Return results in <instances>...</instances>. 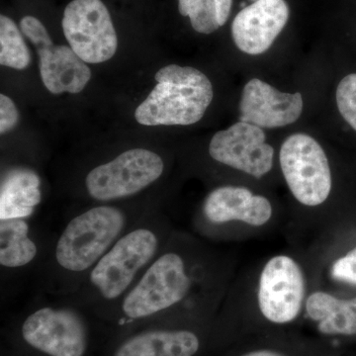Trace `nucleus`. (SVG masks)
Returning <instances> with one entry per match:
<instances>
[{
    "mask_svg": "<svg viewBox=\"0 0 356 356\" xmlns=\"http://www.w3.org/2000/svg\"><path fill=\"white\" fill-rule=\"evenodd\" d=\"M305 295L303 273L290 257L278 255L267 262L259 280V304L270 322L285 324L296 318Z\"/></svg>",
    "mask_w": 356,
    "mask_h": 356,
    "instance_id": "11",
    "label": "nucleus"
},
{
    "mask_svg": "<svg viewBox=\"0 0 356 356\" xmlns=\"http://www.w3.org/2000/svg\"><path fill=\"white\" fill-rule=\"evenodd\" d=\"M156 209L149 203H95L74 213L51 234L34 294L67 298L123 234Z\"/></svg>",
    "mask_w": 356,
    "mask_h": 356,
    "instance_id": "1",
    "label": "nucleus"
},
{
    "mask_svg": "<svg viewBox=\"0 0 356 356\" xmlns=\"http://www.w3.org/2000/svg\"><path fill=\"white\" fill-rule=\"evenodd\" d=\"M172 229L154 209L123 234L91 269L74 294L60 298L112 321L121 302L165 247Z\"/></svg>",
    "mask_w": 356,
    "mask_h": 356,
    "instance_id": "2",
    "label": "nucleus"
},
{
    "mask_svg": "<svg viewBox=\"0 0 356 356\" xmlns=\"http://www.w3.org/2000/svg\"><path fill=\"white\" fill-rule=\"evenodd\" d=\"M62 27L70 48L86 64L107 62L118 48L113 21L102 0H72Z\"/></svg>",
    "mask_w": 356,
    "mask_h": 356,
    "instance_id": "9",
    "label": "nucleus"
},
{
    "mask_svg": "<svg viewBox=\"0 0 356 356\" xmlns=\"http://www.w3.org/2000/svg\"><path fill=\"white\" fill-rule=\"evenodd\" d=\"M178 10L191 18L196 32L211 34L219 29L216 0H178Z\"/></svg>",
    "mask_w": 356,
    "mask_h": 356,
    "instance_id": "20",
    "label": "nucleus"
},
{
    "mask_svg": "<svg viewBox=\"0 0 356 356\" xmlns=\"http://www.w3.org/2000/svg\"><path fill=\"white\" fill-rule=\"evenodd\" d=\"M202 214L206 222L219 226L240 221L252 226L266 224L273 215V206L266 197L254 195L245 187L221 186L208 194Z\"/></svg>",
    "mask_w": 356,
    "mask_h": 356,
    "instance_id": "15",
    "label": "nucleus"
},
{
    "mask_svg": "<svg viewBox=\"0 0 356 356\" xmlns=\"http://www.w3.org/2000/svg\"><path fill=\"white\" fill-rule=\"evenodd\" d=\"M29 218L0 219V268L2 300L13 297L23 281L34 283L51 234Z\"/></svg>",
    "mask_w": 356,
    "mask_h": 356,
    "instance_id": "7",
    "label": "nucleus"
},
{
    "mask_svg": "<svg viewBox=\"0 0 356 356\" xmlns=\"http://www.w3.org/2000/svg\"><path fill=\"white\" fill-rule=\"evenodd\" d=\"M337 104L344 120L356 131V74H348L339 83Z\"/></svg>",
    "mask_w": 356,
    "mask_h": 356,
    "instance_id": "21",
    "label": "nucleus"
},
{
    "mask_svg": "<svg viewBox=\"0 0 356 356\" xmlns=\"http://www.w3.org/2000/svg\"><path fill=\"white\" fill-rule=\"evenodd\" d=\"M40 178L27 168L6 172L1 182V219L29 218L42 200Z\"/></svg>",
    "mask_w": 356,
    "mask_h": 356,
    "instance_id": "17",
    "label": "nucleus"
},
{
    "mask_svg": "<svg viewBox=\"0 0 356 356\" xmlns=\"http://www.w3.org/2000/svg\"><path fill=\"white\" fill-rule=\"evenodd\" d=\"M307 313L318 323V331L325 334H356V297L337 299L325 292H316L307 300Z\"/></svg>",
    "mask_w": 356,
    "mask_h": 356,
    "instance_id": "18",
    "label": "nucleus"
},
{
    "mask_svg": "<svg viewBox=\"0 0 356 356\" xmlns=\"http://www.w3.org/2000/svg\"><path fill=\"white\" fill-rule=\"evenodd\" d=\"M252 1H254V2H255V1H257V0H252Z\"/></svg>",
    "mask_w": 356,
    "mask_h": 356,
    "instance_id": "26",
    "label": "nucleus"
},
{
    "mask_svg": "<svg viewBox=\"0 0 356 356\" xmlns=\"http://www.w3.org/2000/svg\"><path fill=\"white\" fill-rule=\"evenodd\" d=\"M243 356H285L281 355L280 353L273 350H257L252 351V353H247V355Z\"/></svg>",
    "mask_w": 356,
    "mask_h": 356,
    "instance_id": "25",
    "label": "nucleus"
},
{
    "mask_svg": "<svg viewBox=\"0 0 356 356\" xmlns=\"http://www.w3.org/2000/svg\"><path fill=\"white\" fill-rule=\"evenodd\" d=\"M177 245L170 236L165 247L121 302L112 322L120 327L156 322L189 299L196 280L188 257Z\"/></svg>",
    "mask_w": 356,
    "mask_h": 356,
    "instance_id": "3",
    "label": "nucleus"
},
{
    "mask_svg": "<svg viewBox=\"0 0 356 356\" xmlns=\"http://www.w3.org/2000/svg\"><path fill=\"white\" fill-rule=\"evenodd\" d=\"M165 170L161 154L135 147L91 168L83 178V192L92 204L131 201L156 184Z\"/></svg>",
    "mask_w": 356,
    "mask_h": 356,
    "instance_id": "6",
    "label": "nucleus"
},
{
    "mask_svg": "<svg viewBox=\"0 0 356 356\" xmlns=\"http://www.w3.org/2000/svg\"><path fill=\"white\" fill-rule=\"evenodd\" d=\"M288 18L289 7L284 0H257L245 7L234 19V42L243 53L261 55L270 48Z\"/></svg>",
    "mask_w": 356,
    "mask_h": 356,
    "instance_id": "13",
    "label": "nucleus"
},
{
    "mask_svg": "<svg viewBox=\"0 0 356 356\" xmlns=\"http://www.w3.org/2000/svg\"><path fill=\"white\" fill-rule=\"evenodd\" d=\"M232 4H233V0H216L218 22L220 27L228 21Z\"/></svg>",
    "mask_w": 356,
    "mask_h": 356,
    "instance_id": "24",
    "label": "nucleus"
},
{
    "mask_svg": "<svg viewBox=\"0 0 356 356\" xmlns=\"http://www.w3.org/2000/svg\"><path fill=\"white\" fill-rule=\"evenodd\" d=\"M280 165L294 197L306 206H318L329 197L332 175L320 144L306 134L290 136L281 146Z\"/></svg>",
    "mask_w": 356,
    "mask_h": 356,
    "instance_id": "8",
    "label": "nucleus"
},
{
    "mask_svg": "<svg viewBox=\"0 0 356 356\" xmlns=\"http://www.w3.org/2000/svg\"><path fill=\"white\" fill-rule=\"evenodd\" d=\"M20 30L37 49L40 74L53 95L81 92L91 79V70L70 47L56 46L46 27L34 16L20 21Z\"/></svg>",
    "mask_w": 356,
    "mask_h": 356,
    "instance_id": "10",
    "label": "nucleus"
},
{
    "mask_svg": "<svg viewBox=\"0 0 356 356\" xmlns=\"http://www.w3.org/2000/svg\"><path fill=\"white\" fill-rule=\"evenodd\" d=\"M200 348L195 332L170 327H146L122 339L111 356H194Z\"/></svg>",
    "mask_w": 356,
    "mask_h": 356,
    "instance_id": "16",
    "label": "nucleus"
},
{
    "mask_svg": "<svg viewBox=\"0 0 356 356\" xmlns=\"http://www.w3.org/2000/svg\"><path fill=\"white\" fill-rule=\"evenodd\" d=\"M31 63V54L18 26L6 15L0 16V65L25 70Z\"/></svg>",
    "mask_w": 356,
    "mask_h": 356,
    "instance_id": "19",
    "label": "nucleus"
},
{
    "mask_svg": "<svg viewBox=\"0 0 356 356\" xmlns=\"http://www.w3.org/2000/svg\"><path fill=\"white\" fill-rule=\"evenodd\" d=\"M19 323L21 341L44 356H86L90 313L60 298L33 294Z\"/></svg>",
    "mask_w": 356,
    "mask_h": 356,
    "instance_id": "4",
    "label": "nucleus"
},
{
    "mask_svg": "<svg viewBox=\"0 0 356 356\" xmlns=\"http://www.w3.org/2000/svg\"><path fill=\"white\" fill-rule=\"evenodd\" d=\"M156 84L135 112L145 126H187L203 118L213 100V86L202 72L168 65L154 76Z\"/></svg>",
    "mask_w": 356,
    "mask_h": 356,
    "instance_id": "5",
    "label": "nucleus"
},
{
    "mask_svg": "<svg viewBox=\"0 0 356 356\" xmlns=\"http://www.w3.org/2000/svg\"><path fill=\"white\" fill-rule=\"evenodd\" d=\"M303 111L300 93H284L259 79L243 88L240 103L241 121L259 128H280L298 120Z\"/></svg>",
    "mask_w": 356,
    "mask_h": 356,
    "instance_id": "14",
    "label": "nucleus"
},
{
    "mask_svg": "<svg viewBox=\"0 0 356 356\" xmlns=\"http://www.w3.org/2000/svg\"><path fill=\"white\" fill-rule=\"evenodd\" d=\"M19 112L8 96L0 95V133L4 135L17 126Z\"/></svg>",
    "mask_w": 356,
    "mask_h": 356,
    "instance_id": "23",
    "label": "nucleus"
},
{
    "mask_svg": "<svg viewBox=\"0 0 356 356\" xmlns=\"http://www.w3.org/2000/svg\"><path fill=\"white\" fill-rule=\"evenodd\" d=\"M331 274L334 280L356 285V248L334 262Z\"/></svg>",
    "mask_w": 356,
    "mask_h": 356,
    "instance_id": "22",
    "label": "nucleus"
},
{
    "mask_svg": "<svg viewBox=\"0 0 356 356\" xmlns=\"http://www.w3.org/2000/svg\"><path fill=\"white\" fill-rule=\"evenodd\" d=\"M209 154L217 163L261 178L273 168L274 149L261 128L240 121L213 136Z\"/></svg>",
    "mask_w": 356,
    "mask_h": 356,
    "instance_id": "12",
    "label": "nucleus"
}]
</instances>
